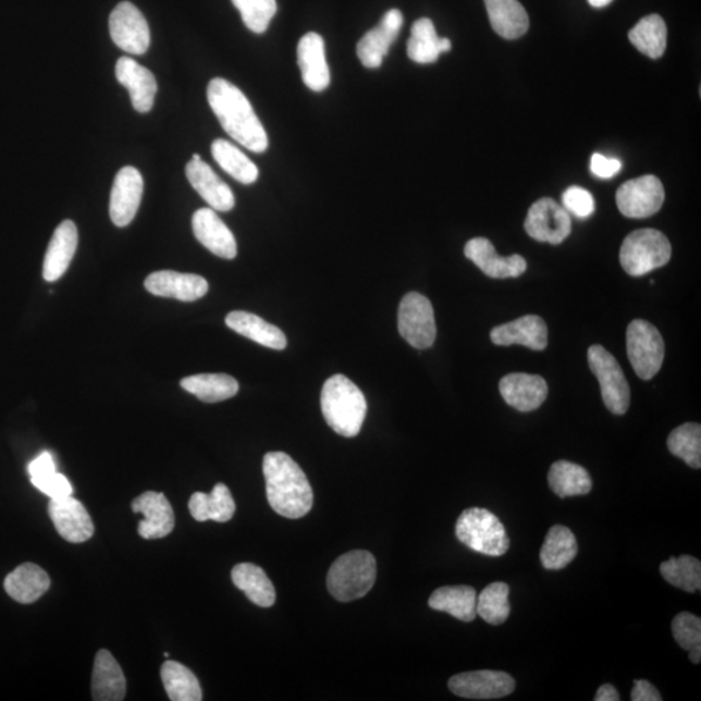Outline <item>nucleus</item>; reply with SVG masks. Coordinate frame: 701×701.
I'll return each mask as SVG.
<instances>
[{"mask_svg":"<svg viewBox=\"0 0 701 701\" xmlns=\"http://www.w3.org/2000/svg\"><path fill=\"white\" fill-rule=\"evenodd\" d=\"M208 103L222 130L253 152H265L269 140L265 126L251 103L237 86L224 78H213L207 87Z\"/></svg>","mask_w":701,"mask_h":701,"instance_id":"nucleus-1","label":"nucleus"},{"mask_svg":"<svg viewBox=\"0 0 701 701\" xmlns=\"http://www.w3.org/2000/svg\"><path fill=\"white\" fill-rule=\"evenodd\" d=\"M267 497L275 514L305 517L313 505V492L305 471L285 453H269L262 462Z\"/></svg>","mask_w":701,"mask_h":701,"instance_id":"nucleus-2","label":"nucleus"},{"mask_svg":"<svg viewBox=\"0 0 701 701\" xmlns=\"http://www.w3.org/2000/svg\"><path fill=\"white\" fill-rule=\"evenodd\" d=\"M321 409L323 419L336 434L354 438L360 433L368 406L362 391L353 381L335 374L323 383Z\"/></svg>","mask_w":701,"mask_h":701,"instance_id":"nucleus-3","label":"nucleus"},{"mask_svg":"<svg viewBox=\"0 0 701 701\" xmlns=\"http://www.w3.org/2000/svg\"><path fill=\"white\" fill-rule=\"evenodd\" d=\"M376 577L374 556L368 551H349L330 566L328 590L340 602H353L372 590Z\"/></svg>","mask_w":701,"mask_h":701,"instance_id":"nucleus-4","label":"nucleus"},{"mask_svg":"<svg viewBox=\"0 0 701 701\" xmlns=\"http://www.w3.org/2000/svg\"><path fill=\"white\" fill-rule=\"evenodd\" d=\"M456 537L478 554L499 557L509 549L504 525L492 512L483 508L465 509L456 522Z\"/></svg>","mask_w":701,"mask_h":701,"instance_id":"nucleus-5","label":"nucleus"},{"mask_svg":"<svg viewBox=\"0 0 701 701\" xmlns=\"http://www.w3.org/2000/svg\"><path fill=\"white\" fill-rule=\"evenodd\" d=\"M672 258L669 239L655 229H640L625 238L619 253L624 271L632 278H640L662 268Z\"/></svg>","mask_w":701,"mask_h":701,"instance_id":"nucleus-6","label":"nucleus"},{"mask_svg":"<svg viewBox=\"0 0 701 701\" xmlns=\"http://www.w3.org/2000/svg\"><path fill=\"white\" fill-rule=\"evenodd\" d=\"M628 356L639 379L650 381L663 367L665 343L659 330L649 321H631L626 332Z\"/></svg>","mask_w":701,"mask_h":701,"instance_id":"nucleus-7","label":"nucleus"},{"mask_svg":"<svg viewBox=\"0 0 701 701\" xmlns=\"http://www.w3.org/2000/svg\"><path fill=\"white\" fill-rule=\"evenodd\" d=\"M589 366L602 390L605 407L613 415H625L630 406V386L616 357L603 346L589 348Z\"/></svg>","mask_w":701,"mask_h":701,"instance_id":"nucleus-8","label":"nucleus"},{"mask_svg":"<svg viewBox=\"0 0 701 701\" xmlns=\"http://www.w3.org/2000/svg\"><path fill=\"white\" fill-rule=\"evenodd\" d=\"M397 328L404 340L417 349L434 345L436 325L433 306L427 296L409 293L401 302Z\"/></svg>","mask_w":701,"mask_h":701,"instance_id":"nucleus-9","label":"nucleus"},{"mask_svg":"<svg viewBox=\"0 0 701 701\" xmlns=\"http://www.w3.org/2000/svg\"><path fill=\"white\" fill-rule=\"evenodd\" d=\"M664 200L662 181L652 174L625 182L616 194L619 212L630 219L650 218L662 210Z\"/></svg>","mask_w":701,"mask_h":701,"instance_id":"nucleus-10","label":"nucleus"},{"mask_svg":"<svg viewBox=\"0 0 701 701\" xmlns=\"http://www.w3.org/2000/svg\"><path fill=\"white\" fill-rule=\"evenodd\" d=\"M110 33L113 44L131 56H144L151 44L147 20L131 2L114 7L110 16Z\"/></svg>","mask_w":701,"mask_h":701,"instance_id":"nucleus-11","label":"nucleus"},{"mask_svg":"<svg viewBox=\"0 0 701 701\" xmlns=\"http://www.w3.org/2000/svg\"><path fill=\"white\" fill-rule=\"evenodd\" d=\"M525 231L538 242L561 245L571 233L570 214L554 199H539L530 207Z\"/></svg>","mask_w":701,"mask_h":701,"instance_id":"nucleus-12","label":"nucleus"},{"mask_svg":"<svg viewBox=\"0 0 701 701\" xmlns=\"http://www.w3.org/2000/svg\"><path fill=\"white\" fill-rule=\"evenodd\" d=\"M451 692L465 699L491 700L511 696L516 689L515 679L508 673L477 671L456 674L448 680Z\"/></svg>","mask_w":701,"mask_h":701,"instance_id":"nucleus-13","label":"nucleus"},{"mask_svg":"<svg viewBox=\"0 0 701 701\" xmlns=\"http://www.w3.org/2000/svg\"><path fill=\"white\" fill-rule=\"evenodd\" d=\"M144 195V177L134 167H124L114 177L110 216L114 225L125 227L136 218Z\"/></svg>","mask_w":701,"mask_h":701,"instance_id":"nucleus-14","label":"nucleus"},{"mask_svg":"<svg viewBox=\"0 0 701 701\" xmlns=\"http://www.w3.org/2000/svg\"><path fill=\"white\" fill-rule=\"evenodd\" d=\"M403 23V13L399 10H390L382 17L381 23L359 40L356 49L357 58L366 69H380L391 45L399 36Z\"/></svg>","mask_w":701,"mask_h":701,"instance_id":"nucleus-15","label":"nucleus"},{"mask_svg":"<svg viewBox=\"0 0 701 701\" xmlns=\"http://www.w3.org/2000/svg\"><path fill=\"white\" fill-rule=\"evenodd\" d=\"M49 515L60 537L71 543H84L94 536V524L84 504L71 496L51 499Z\"/></svg>","mask_w":701,"mask_h":701,"instance_id":"nucleus-16","label":"nucleus"},{"mask_svg":"<svg viewBox=\"0 0 701 701\" xmlns=\"http://www.w3.org/2000/svg\"><path fill=\"white\" fill-rule=\"evenodd\" d=\"M464 254L491 279L520 278L526 268H528V262L521 255H512L504 258V256L497 255L494 245L489 239L482 237L470 239L465 245Z\"/></svg>","mask_w":701,"mask_h":701,"instance_id":"nucleus-17","label":"nucleus"},{"mask_svg":"<svg viewBox=\"0 0 701 701\" xmlns=\"http://www.w3.org/2000/svg\"><path fill=\"white\" fill-rule=\"evenodd\" d=\"M134 514L144 515L138 525V534L145 539H160L174 529V512L163 492L147 491L132 503Z\"/></svg>","mask_w":701,"mask_h":701,"instance_id":"nucleus-18","label":"nucleus"},{"mask_svg":"<svg viewBox=\"0 0 701 701\" xmlns=\"http://www.w3.org/2000/svg\"><path fill=\"white\" fill-rule=\"evenodd\" d=\"M195 238L219 258L232 260L237 256V241L212 208H200L193 216Z\"/></svg>","mask_w":701,"mask_h":701,"instance_id":"nucleus-19","label":"nucleus"},{"mask_svg":"<svg viewBox=\"0 0 701 701\" xmlns=\"http://www.w3.org/2000/svg\"><path fill=\"white\" fill-rule=\"evenodd\" d=\"M490 339L496 346L520 345L543 350L549 345V328L542 317L528 315L492 329Z\"/></svg>","mask_w":701,"mask_h":701,"instance_id":"nucleus-20","label":"nucleus"},{"mask_svg":"<svg viewBox=\"0 0 701 701\" xmlns=\"http://www.w3.org/2000/svg\"><path fill=\"white\" fill-rule=\"evenodd\" d=\"M148 293L161 298L195 302L208 293V282L198 274L159 271L145 281Z\"/></svg>","mask_w":701,"mask_h":701,"instance_id":"nucleus-21","label":"nucleus"},{"mask_svg":"<svg viewBox=\"0 0 701 701\" xmlns=\"http://www.w3.org/2000/svg\"><path fill=\"white\" fill-rule=\"evenodd\" d=\"M505 403L520 413H531L542 406L549 395L548 382L541 376L511 373L499 383Z\"/></svg>","mask_w":701,"mask_h":701,"instance_id":"nucleus-22","label":"nucleus"},{"mask_svg":"<svg viewBox=\"0 0 701 701\" xmlns=\"http://www.w3.org/2000/svg\"><path fill=\"white\" fill-rule=\"evenodd\" d=\"M116 78L130 91L134 110L140 113L152 110L158 84L151 71L136 60L123 57L116 63Z\"/></svg>","mask_w":701,"mask_h":701,"instance_id":"nucleus-23","label":"nucleus"},{"mask_svg":"<svg viewBox=\"0 0 701 701\" xmlns=\"http://www.w3.org/2000/svg\"><path fill=\"white\" fill-rule=\"evenodd\" d=\"M186 177L212 210L219 212L233 210L235 198L232 188L204 160L188 161Z\"/></svg>","mask_w":701,"mask_h":701,"instance_id":"nucleus-24","label":"nucleus"},{"mask_svg":"<svg viewBox=\"0 0 701 701\" xmlns=\"http://www.w3.org/2000/svg\"><path fill=\"white\" fill-rule=\"evenodd\" d=\"M298 65L303 83L309 90L321 93L330 85L325 42L317 33H307L298 44Z\"/></svg>","mask_w":701,"mask_h":701,"instance_id":"nucleus-25","label":"nucleus"},{"mask_svg":"<svg viewBox=\"0 0 701 701\" xmlns=\"http://www.w3.org/2000/svg\"><path fill=\"white\" fill-rule=\"evenodd\" d=\"M77 226L71 220H65L53 232L44 261V279L56 282L70 268L74 254L77 251Z\"/></svg>","mask_w":701,"mask_h":701,"instance_id":"nucleus-26","label":"nucleus"},{"mask_svg":"<svg viewBox=\"0 0 701 701\" xmlns=\"http://www.w3.org/2000/svg\"><path fill=\"white\" fill-rule=\"evenodd\" d=\"M93 699L121 701L126 693V679L121 666L107 650L98 651L91 679Z\"/></svg>","mask_w":701,"mask_h":701,"instance_id":"nucleus-27","label":"nucleus"},{"mask_svg":"<svg viewBox=\"0 0 701 701\" xmlns=\"http://www.w3.org/2000/svg\"><path fill=\"white\" fill-rule=\"evenodd\" d=\"M50 585L49 575L40 566L25 563L7 576L4 589L16 602L30 604L37 602L50 589Z\"/></svg>","mask_w":701,"mask_h":701,"instance_id":"nucleus-28","label":"nucleus"},{"mask_svg":"<svg viewBox=\"0 0 701 701\" xmlns=\"http://www.w3.org/2000/svg\"><path fill=\"white\" fill-rule=\"evenodd\" d=\"M453 44L448 38L438 37L435 26L430 19L417 20L410 30L407 44L408 58L417 64H431L440 59L441 53L450 52Z\"/></svg>","mask_w":701,"mask_h":701,"instance_id":"nucleus-29","label":"nucleus"},{"mask_svg":"<svg viewBox=\"0 0 701 701\" xmlns=\"http://www.w3.org/2000/svg\"><path fill=\"white\" fill-rule=\"evenodd\" d=\"M188 511L194 520L199 522H227L235 514V502L226 484L218 483L211 494L195 492L188 501Z\"/></svg>","mask_w":701,"mask_h":701,"instance_id":"nucleus-30","label":"nucleus"},{"mask_svg":"<svg viewBox=\"0 0 701 701\" xmlns=\"http://www.w3.org/2000/svg\"><path fill=\"white\" fill-rule=\"evenodd\" d=\"M225 322L235 333L244 335L261 346L279 350L285 349L287 346L286 335L280 328L254 313L234 311L226 316Z\"/></svg>","mask_w":701,"mask_h":701,"instance_id":"nucleus-31","label":"nucleus"},{"mask_svg":"<svg viewBox=\"0 0 701 701\" xmlns=\"http://www.w3.org/2000/svg\"><path fill=\"white\" fill-rule=\"evenodd\" d=\"M492 29L505 39H517L529 29L528 12L518 0H484Z\"/></svg>","mask_w":701,"mask_h":701,"instance_id":"nucleus-32","label":"nucleus"},{"mask_svg":"<svg viewBox=\"0 0 701 701\" xmlns=\"http://www.w3.org/2000/svg\"><path fill=\"white\" fill-rule=\"evenodd\" d=\"M429 606L460 622L471 623L477 617V592L470 586H444L431 594Z\"/></svg>","mask_w":701,"mask_h":701,"instance_id":"nucleus-33","label":"nucleus"},{"mask_svg":"<svg viewBox=\"0 0 701 701\" xmlns=\"http://www.w3.org/2000/svg\"><path fill=\"white\" fill-rule=\"evenodd\" d=\"M232 579L235 588L244 591L254 604L269 608L275 603L274 586L260 566L251 563L235 565Z\"/></svg>","mask_w":701,"mask_h":701,"instance_id":"nucleus-34","label":"nucleus"},{"mask_svg":"<svg viewBox=\"0 0 701 701\" xmlns=\"http://www.w3.org/2000/svg\"><path fill=\"white\" fill-rule=\"evenodd\" d=\"M181 388L205 403H219L231 399V397L238 394L239 390L238 381L224 373L186 377L181 381Z\"/></svg>","mask_w":701,"mask_h":701,"instance_id":"nucleus-35","label":"nucleus"},{"mask_svg":"<svg viewBox=\"0 0 701 701\" xmlns=\"http://www.w3.org/2000/svg\"><path fill=\"white\" fill-rule=\"evenodd\" d=\"M578 554L575 534L565 526L556 525L551 528L541 549V562L544 569L562 570L566 568Z\"/></svg>","mask_w":701,"mask_h":701,"instance_id":"nucleus-36","label":"nucleus"},{"mask_svg":"<svg viewBox=\"0 0 701 701\" xmlns=\"http://www.w3.org/2000/svg\"><path fill=\"white\" fill-rule=\"evenodd\" d=\"M549 484L558 497L588 495L592 480L588 470L581 465L561 460L552 464L549 471Z\"/></svg>","mask_w":701,"mask_h":701,"instance_id":"nucleus-37","label":"nucleus"},{"mask_svg":"<svg viewBox=\"0 0 701 701\" xmlns=\"http://www.w3.org/2000/svg\"><path fill=\"white\" fill-rule=\"evenodd\" d=\"M212 157L229 175L244 185H251L259 179V168L237 146L225 139H216L211 147Z\"/></svg>","mask_w":701,"mask_h":701,"instance_id":"nucleus-38","label":"nucleus"},{"mask_svg":"<svg viewBox=\"0 0 701 701\" xmlns=\"http://www.w3.org/2000/svg\"><path fill=\"white\" fill-rule=\"evenodd\" d=\"M161 680L172 701H200L204 692L195 674L185 665L168 660L161 665Z\"/></svg>","mask_w":701,"mask_h":701,"instance_id":"nucleus-39","label":"nucleus"},{"mask_svg":"<svg viewBox=\"0 0 701 701\" xmlns=\"http://www.w3.org/2000/svg\"><path fill=\"white\" fill-rule=\"evenodd\" d=\"M30 481L51 499L71 496L73 488L69 478L58 474L56 460L50 453L40 454L29 464Z\"/></svg>","mask_w":701,"mask_h":701,"instance_id":"nucleus-40","label":"nucleus"},{"mask_svg":"<svg viewBox=\"0 0 701 701\" xmlns=\"http://www.w3.org/2000/svg\"><path fill=\"white\" fill-rule=\"evenodd\" d=\"M667 29L664 19L656 13L645 16L629 33L634 47L651 59H659L666 50Z\"/></svg>","mask_w":701,"mask_h":701,"instance_id":"nucleus-41","label":"nucleus"},{"mask_svg":"<svg viewBox=\"0 0 701 701\" xmlns=\"http://www.w3.org/2000/svg\"><path fill=\"white\" fill-rule=\"evenodd\" d=\"M660 573L674 588L691 594L701 589V564L696 557L689 555L671 557L660 565Z\"/></svg>","mask_w":701,"mask_h":701,"instance_id":"nucleus-42","label":"nucleus"},{"mask_svg":"<svg viewBox=\"0 0 701 701\" xmlns=\"http://www.w3.org/2000/svg\"><path fill=\"white\" fill-rule=\"evenodd\" d=\"M667 448L674 456L682 458L693 469L701 467V427L687 422L674 429L667 438Z\"/></svg>","mask_w":701,"mask_h":701,"instance_id":"nucleus-43","label":"nucleus"},{"mask_svg":"<svg viewBox=\"0 0 701 701\" xmlns=\"http://www.w3.org/2000/svg\"><path fill=\"white\" fill-rule=\"evenodd\" d=\"M509 586L494 582L477 597V615L490 625H503L511 615Z\"/></svg>","mask_w":701,"mask_h":701,"instance_id":"nucleus-44","label":"nucleus"},{"mask_svg":"<svg viewBox=\"0 0 701 701\" xmlns=\"http://www.w3.org/2000/svg\"><path fill=\"white\" fill-rule=\"evenodd\" d=\"M249 30L262 35L278 12L275 0H232Z\"/></svg>","mask_w":701,"mask_h":701,"instance_id":"nucleus-45","label":"nucleus"},{"mask_svg":"<svg viewBox=\"0 0 701 701\" xmlns=\"http://www.w3.org/2000/svg\"><path fill=\"white\" fill-rule=\"evenodd\" d=\"M672 632L684 650L701 649V619L689 612L679 613L673 618Z\"/></svg>","mask_w":701,"mask_h":701,"instance_id":"nucleus-46","label":"nucleus"},{"mask_svg":"<svg viewBox=\"0 0 701 701\" xmlns=\"http://www.w3.org/2000/svg\"><path fill=\"white\" fill-rule=\"evenodd\" d=\"M563 207L578 219H588L595 212V200L586 188L571 186L563 194Z\"/></svg>","mask_w":701,"mask_h":701,"instance_id":"nucleus-47","label":"nucleus"},{"mask_svg":"<svg viewBox=\"0 0 701 701\" xmlns=\"http://www.w3.org/2000/svg\"><path fill=\"white\" fill-rule=\"evenodd\" d=\"M591 172L599 179L608 180L615 177L622 171V161L615 158H606L602 153H594L591 158Z\"/></svg>","mask_w":701,"mask_h":701,"instance_id":"nucleus-48","label":"nucleus"},{"mask_svg":"<svg viewBox=\"0 0 701 701\" xmlns=\"http://www.w3.org/2000/svg\"><path fill=\"white\" fill-rule=\"evenodd\" d=\"M631 700L632 701H662L663 698L660 696L656 687L649 682L645 679H636L634 680V687L631 690Z\"/></svg>","mask_w":701,"mask_h":701,"instance_id":"nucleus-49","label":"nucleus"},{"mask_svg":"<svg viewBox=\"0 0 701 701\" xmlns=\"http://www.w3.org/2000/svg\"><path fill=\"white\" fill-rule=\"evenodd\" d=\"M619 693L612 685H603L599 687L595 701H618Z\"/></svg>","mask_w":701,"mask_h":701,"instance_id":"nucleus-50","label":"nucleus"},{"mask_svg":"<svg viewBox=\"0 0 701 701\" xmlns=\"http://www.w3.org/2000/svg\"><path fill=\"white\" fill-rule=\"evenodd\" d=\"M612 2L613 0H589L590 5L595 7V9H603V7H606Z\"/></svg>","mask_w":701,"mask_h":701,"instance_id":"nucleus-51","label":"nucleus"},{"mask_svg":"<svg viewBox=\"0 0 701 701\" xmlns=\"http://www.w3.org/2000/svg\"><path fill=\"white\" fill-rule=\"evenodd\" d=\"M193 160H201L200 155L199 153H194L193 155Z\"/></svg>","mask_w":701,"mask_h":701,"instance_id":"nucleus-52","label":"nucleus"}]
</instances>
